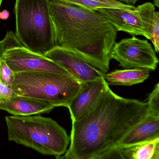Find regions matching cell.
Instances as JSON below:
<instances>
[{"label":"cell","mask_w":159,"mask_h":159,"mask_svg":"<svg viewBox=\"0 0 159 159\" xmlns=\"http://www.w3.org/2000/svg\"><path fill=\"white\" fill-rule=\"evenodd\" d=\"M148 113L147 102L121 97L109 86L88 114L72 121L70 145L60 159H96Z\"/></svg>","instance_id":"6da1fadb"},{"label":"cell","mask_w":159,"mask_h":159,"mask_svg":"<svg viewBox=\"0 0 159 159\" xmlns=\"http://www.w3.org/2000/svg\"><path fill=\"white\" fill-rule=\"evenodd\" d=\"M55 45L78 55L102 73H107L117 31L98 11L50 0Z\"/></svg>","instance_id":"7a4b0ae2"},{"label":"cell","mask_w":159,"mask_h":159,"mask_svg":"<svg viewBox=\"0 0 159 159\" xmlns=\"http://www.w3.org/2000/svg\"><path fill=\"white\" fill-rule=\"evenodd\" d=\"M8 139L44 155L60 159L67 150L70 138L52 118L40 115L5 117Z\"/></svg>","instance_id":"3957f363"},{"label":"cell","mask_w":159,"mask_h":159,"mask_svg":"<svg viewBox=\"0 0 159 159\" xmlns=\"http://www.w3.org/2000/svg\"><path fill=\"white\" fill-rule=\"evenodd\" d=\"M15 14L21 45L42 54L55 46L50 0H16Z\"/></svg>","instance_id":"277c9868"},{"label":"cell","mask_w":159,"mask_h":159,"mask_svg":"<svg viewBox=\"0 0 159 159\" xmlns=\"http://www.w3.org/2000/svg\"><path fill=\"white\" fill-rule=\"evenodd\" d=\"M83 83L71 76L51 72L14 73L10 86L16 94L68 108Z\"/></svg>","instance_id":"5b68a950"},{"label":"cell","mask_w":159,"mask_h":159,"mask_svg":"<svg viewBox=\"0 0 159 159\" xmlns=\"http://www.w3.org/2000/svg\"><path fill=\"white\" fill-rule=\"evenodd\" d=\"M107 18L117 31L131 36H142L150 40V30L155 7L150 2L135 7L134 10L101 9L98 10Z\"/></svg>","instance_id":"8992f818"},{"label":"cell","mask_w":159,"mask_h":159,"mask_svg":"<svg viewBox=\"0 0 159 159\" xmlns=\"http://www.w3.org/2000/svg\"><path fill=\"white\" fill-rule=\"evenodd\" d=\"M111 57L125 69H145L153 71L159 62L156 52L151 44L147 40L135 37L116 43Z\"/></svg>","instance_id":"52a82bcc"},{"label":"cell","mask_w":159,"mask_h":159,"mask_svg":"<svg viewBox=\"0 0 159 159\" xmlns=\"http://www.w3.org/2000/svg\"><path fill=\"white\" fill-rule=\"evenodd\" d=\"M1 57L14 73L51 72L72 77L61 66L44 55L33 52L23 45L6 50Z\"/></svg>","instance_id":"ba28073f"},{"label":"cell","mask_w":159,"mask_h":159,"mask_svg":"<svg viewBox=\"0 0 159 159\" xmlns=\"http://www.w3.org/2000/svg\"><path fill=\"white\" fill-rule=\"evenodd\" d=\"M44 56L61 66L73 78L82 83L96 80L104 77V73L88 64L74 53L55 46Z\"/></svg>","instance_id":"9c48e42d"},{"label":"cell","mask_w":159,"mask_h":159,"mask_svg":"<svg viewBox=\"0 0 159 159\" xmlns=\"http://www.w3.org/2000/svg\"><path fill=\"white\" fill-rule=\"evenodd\" d=\"M109 86L104 77L83 83L81 89L68 107L71 120L80 119L88 114L98 103Z\"/></svg>","instance_id":"30bf717a"},{"label":"cell","mask_w":159,"mask_h":159,"mask_svg":"<svg viewBox=\"0 0 159 159\" xmlns=\"http://www.w3.org/2000/svg\"><path fill=\"white\" fill-rule=\"evenodd\" d=\"M99 159H159V138L129 146H115L97 157Z\"/></svg>","instance_id":"8fae6325"},{"label":"cell","mask_w":159,"mask_h":159,"mask_svg":"<svg viewBox=\"0 0 159 159\" xmlns=\"http://www.w3.org/2000/svg\"><path fill=\"white\" fill-rule=\"evenodd\" d=\"M55 107L47 102L17 94L0 100V110L14 116H27L49 113Z\"/></svg>","instance_id":"7c38bea8"},{"label":"cell","mask_w":159,"mask_h":159,"mask_svg":"<svg viewBox=\"0 0 159 159\" xmlns=\"http://www.w3.org/2000/svg\"><path fill=\"white\" fill-rule=\"evenodd\" d=\"M158 138L159 117L148 113L145 118L128 131L115 146H129L151 141Z\"/></svg>","instance_id":"4fadbf2b"},{"label":"cell","mask_w":159,"mask_h":159,"mask_svg":"<svg viewBox=\"0 0 159 159\" xmlns=\"http://www.w3.org/2000/svg\"><path fill=\"white\" fill-rule=\"evenodd\" d=\"M149 71V70L140 68L117 70L105 73L104 78L109 85L131 86L147 80Z\"/></svg>","instance_id":"5bb4252c"},{"label":"cell","mask_w":159,"mask_h":159,"mask_svg":"<svg viewBox=\"0 0 159 159\" xmlns=\"http://www.w3.org/2000/svg\"><path fill=\"white\" fill-rule=\"evenodd\" d=\"M68 4H73L89 11H98L101 9L134 10V5H127L112 0H57Z\"/></svg>","instance_id":"9a60e30c"},{"label":"cell","mask_w":159,"mask_h":159,"mask_svg":"<svg viewBox=\"0 0 159 159\" xmlns=\"http://www.w3.org/2000/svg\"><path fill=\"white\" fill-rule=\"evenodd\" d=\"M149 114L159 117V84L154 86L147 100Z\"/></svg>","instance_id":"2e32d148"},{"label":"cell","mask_w":159,"mask_h":159,"mask_svg":"<svg viewBox=\"0 0 159 159\" xmlns=\"http://www.w3.org/2000/svg\"><path fill=\"white\" fill-rule=\"evenodd\" d=\"M150 39L154 46L156 52H159V13L155 11L153 13L152 22L150 30Z\"/></svg>","instance_id":"e0dca14e"},{"label":"cell","mask_w":159,"mask_h":159,"mask_svg":"<svg viewBox=\"0 0 159 159\" xmlns=\"http://www.w3.org/2000/svg\"><path fill=\"white\" fill-rule=\"evenodd\" d=\"M21 45L15 33L12 31H8L4 39L0 41V58L6 50Z\"/></svg>","instance_id":"ac0fdd59"},{"label":"cell","mask_w":159,"mask_h":159,"mask_svg":"<svg viewBox=\"0 0 159 159\" xmlns=\"http://www.w3.org/2000/svg\"><path fill=\"white\" fill-rule=\"evenodd\" d=\"M14 72L3 58H0V77L3 83L10 86L13 80Z\"/></svg>","instance_id":"d6986e66"},{"label":"cell","mask_w":159,"mask_h":159,"mask_svg":"<svg viewBox=\"0 0 159 159\" xmlns=\"http://www.w3.org/2000/svg\"><path fill=\"white\" fill-rule=\"evenodd\" d=\"M16 94L11 86L3 83L0 77V100L10 97Z\"/></svg>","instance_id":"ffe728a7"},{"label":"cell","mask_w":159,"mask_h":159,"mask_svg":"<svg viewBox=\"0 0 159 159\" xmlns=\"http://www.w3.org/2000/svg\"><path fill=\"white\" fill-rule=\"evenodd\" d=\"M10 12L7 10H3L0 12V19L2 20H6L9 18Z\"/></svg>","instance_id":"44dd1931"},{"label":"cell","mask_w":159,"mask_h":159,"mask_svg":"<svg viewBox=\"0 0 159 159\" xmlns=\"http://www.w3.org/2000/svg\"><path fill=\"white\" fill-rule=\"evenodd\" d=\"M114 1L119 2L127 5H134L138 0H112Z\"/></svg>","instance_id":"7402d4cb"},{"label":"cell","mask_w":159,"mask_h":159,"mask_svg":"<svg viewBox=\"0 0 159 159\" xmlns=\"http://www.w3.org/2000/svg\"><path fill=\"white\" fill-rule=\"evenodd\" d=\"M154 4L155 6L159 7V0H154Z\"/></svg>","instance_id":"603a6c76"},{"label":"cell","mask_w":159,"mask_h":159,"mask_svg":"<svg viewBox=\"0 0 159 159\" xmlns=\"http://www.w3.org/2000/svg\"><path fill=\"white\" fill-rule=\"evenodd\" d=\"M2 0H0V8L1 6L2 2Z\"/></svg>","instance_id":"cb8c5ba5"}]
</instances>
